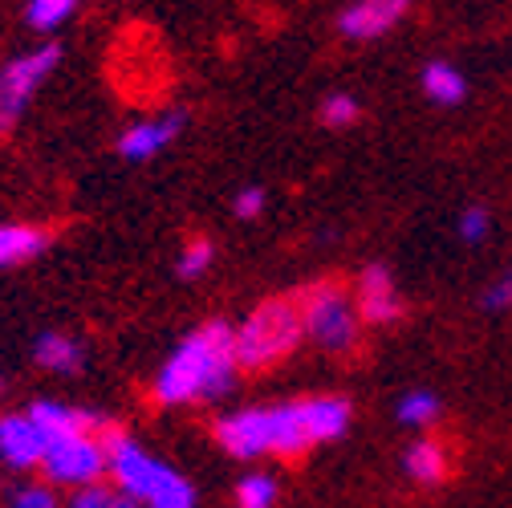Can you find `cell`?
Segmentation results:
<instances>
[{"instance_id":"1","label":"cell","mask_w":512,"mask_h":508,"mask_svg":"<svg viewBox=\"0 0 512 508\" xmlns=\"http://www.w3.org/2000/svg\"><path fill=\"white\" fill-rule=\"evenodd\" d=\"M354 423V407L342 395H301L277 403L232 407L212 423V439L228 460H301L326 443H338Z\"/></svg>"},{"instance_id":"6","label":"cell","mask_w":512,"mask_h":508,"mask_svg":"<svg viewBox=\"0 0 512 508\" xmlns=\"http://www.w3.org/2000/svg\"><path fill=\"white\" fill-rule=\"evenodd\" d=\"M61 57H66V49L57 41H41L33 49L13 53L0 66V139H9L25 122V114L49 86V78L61 70Z\"/></svg>"},{"instance_id":"15","label":"cell","mask_w":512,"mask_h":508,"mask_svg":"<svg viewBox=\"0 0 512 508\" xmlns=\"http://www.w3.org/2000/svg\"><path fill=\"white\" fill-rule=\"evenodd\" d=\"M403 472L407 480H415L419 488H435L447 480V472H452V456H447V448L439 439L423 435V439H411L407 452H403Z\"/></svg>"},{"instance_id":"14","label":"cell","mask_w":512,"mask_h":508,"mask_svg":"<svg viewBox=\"0 0 512 508\" xmlns=\"http://www.w3.org/2000/svg\"><path fill=\"white\" fill-rule=\"evenodd\" d=\"M53 244V232L33 220H0V273L25 269Z\"/></svg>"},{"instance_id":"18","label":"cell","mask_w":512,"mask_h":508,"mask_svg":"<svg viewBox=\"0 0 512 508\" xmlns=\"http://www.w3.org/2000/svg\"><path fill=\"white\" fill-rule=\"evenodd\" d=\"M82 5L86 0H25V25L33 29V33H41V37H53V33H61L66 29L78 13H82Z\"/></svg>"},{"instance_id":"5","label":"cell","mask_w":512,"mask_h":508,"mask_svg":"<svg viewBox=\"0 0 512 508\" xmlns=\"http://www.w3.org/2000/svg\"><path fill=\"white\" fill-rule=\"evenodd\" d=\"M301 301V322H305V342H313L326 354H354L362 342V317L354 305V289L342 281H317L297 293Z\"/></svg>"},{"instance_id":"20","label":"cell","mask_w":512,"mask_h":508,"mask_svg":"<svg viewBox=\"0 0 512 508\" xmlns=\"http://www.w3.org/2000/svg\"><path fill=\"white\" fill-rule=\"evenodd\" d=\"M5 508H66V496L41 476H25L5 492Z\"/></svg>"},{"instance_id":"4","label":"cell","mask_w":512,"mask_h":508,"mask_svg":"<svg viewBox=\"0 0 512 508\" xmlns=\"http://www.w3.org/2000/svg\"><path fill=\"white\" fill-rule=\"evenodd\" d=\"M232 342H236V362L244 374H265V370L281 366L285 358H293L297 346L305 342L297 293L252 305L232 326Z\"/></svg>"},{"instance_id":"23","label":"cell","mask_w":512,"mask_h":508,"mask_svg":"<svg viewBox=\"0 0 512 508\" xmlns=\"http://www.w3.org/2000/svg\"><path fill=\"white\" fill-rule=\"evenodd\" d=\"M66 508H139L131 496H126L122 488H114L110 480L102 484H90V488H78L66 496Z\"/></svg>"},{"instance_id":"25","label":"cell","mask_w":512,"mask_h":508,"mask_svg":"<svg viewBox=\"0 0 512 508\" xmlns=\"http://www.w3.org/2000/svg\"><path fill=\"white\" fill-rule=\"evenodd\" d=\"M480 309L492 313V317L512 313V265H504V269L480 289Z\"/></svg>"},{"instance_id":"2","label":"cell","mask_w":512,"mask_h":508,"mask_svg":"<svg viewBox=\"0 0 512 508\" xmlns=\"http://www.w3.org/2000/svg\"><path fill=\"white\" fill-rule=\"evenodd\" d=\"M240 362L228 322H204L187 330L159 370L151 374V403L163 411H187V407H212L224 403L240 383Z\"/></svg>"},{"instance_id":"26","label":"cell","mask_w":512,"mask_h":508,"mask_svg":"<svg viewBox=\"0 0 512 508\" xmlns=\"http://www.w3.org/2000/svg\"><path fill=\"white\" fill-rule=\"evenodd\" d=\"M265 208H269V192L261 183H248V187H240V192L232 196V216L236 220H261Z\"/></svg>"},{"instance_id":"8","label":"cell","mask_w":512,"mask_h":508,"mask_svg":"<svg viewBox=\"0 0 512 508\" xmlns=\"http://www.w3.org/2000/svg\"><path fill=\"white\" fill-rule=\"evenodd\" d=\"M183 114L175 110H163V114H147V118H135V122H126L118 139H114V155L122 163H155L159 155H167L179 135H183Z\"/></svg>"},{"instance_id":"17","label":"cell","mask_w":512,"mask_h":508,"mask_svg":"<svg viewBox=\"0 0 512 508\" xmlns=\"http://www.w3.org/2000/svg\"><path fill=\"white\" fill-rule=\"evenodd\" d=\"M439 415H443V399L431 387H411L395 403V423L407 431H427L439 423Z\"/></svg>"},{"instance_id":"24","label":"cell","mask_w":512,"mask_h":508,"mask_svg":"<svg viewBox=\"0 0 512 508\" xmlns=\"http://www.w3.org/2000/svg\"><path fill=\"white\" fill-rule=\"evenodd\" d=\"M456 236H460V244H468V248L484 244V240L492 236V212H488L484 204L460 208V216H456Z\"/></svg>"},{"instance_id":"19","label":"cell","mask_w":512,"mask_h":508,"mask_svg":"<svg viewBox=\"0 0 512 508\" xmlns=\"http://www.w3.org/2000/svg\"><path fill=\"white\" fill-rule=\"evenodd\" d=\"M232 500H236V508H277V500H281V480H277L273 472L248 468V472L236 480Z\"/></svg>"},{"instance_id":"3","label":"cell","mask_w":512,"mask_h":508,"mask_svg":"<svg viewBox=\"0 0 512 508\" xmlns=\"http://www.w3.org/2000/svg\"><path fill=\"white\" fill-rule=\"evenodd\" d=\"M106 480L122 488L139 508H196V484L163 456L143 448L126 427H110L106 435Z\"/></svg>"},{"instance_id":"9","label":"cell","mask_w":512,"mask_h":508,"mask_svg":"<svg viewBox=\"0 0 512 508\" xmlns=\"http://www.w3.org/2000/svg\"><path fill=\"white\" fill-rule=\"evenodd\" d=\"M354 305L362 326H395L399 317L407 313L403 289L395 281V273L387 265H366L354 281Z\"/></svg>"},{"instance_id":"11","label":"cell","mask_w":512,"mask_h":508,"mask_svg":"<svg viewBox=\"0 0 512 508\" xmlns=\"http://www.w3.org/2000/svg\"><path fill=\"white\" fill-rule=\"evenodd\" d=\"M411 13V0H350L338 13V33L354 45L395 33Z\"/></svg>"},{"instance_id":"21","label":"cell","mask_w":512,"mask_h":508,"mask_svg":"<svg viewBox=\"0 0 512 508\" xmlns=\"http://www.w3.org/2000/svg\"><path fill=\"white\" fill-rule=\"evenodd\" d=\"M216 265V244L208 236H196V240H187L179 248V257H175V277L179 281H200L208 277Z\"/></svg>"},{"instance_id":"10","label":"cell","mask_w":512,"mask_h":508,"mask_svg":"<svg viewBox=\"0 0 512 508\" xmlns=\"http://www.w3.org/2000/svg\"><path fill=\"white\" fill-rule=\"evenodd\" d=\"M45 431L37 427V419L29 411H5L0 415V464L17 476H33L41 472L45 460Z\"/></svg>"},{"instance_id":"13","label":"cell","mask_w":512,"mask_h":508,"mask_svg":"<svg viewBox=\"0 0 512 508\" xmlns=\"http://www.w3.org/2000/svg\"><path fill=\"white\" fill-rule=\"evenodd\" d=\"M25 411L37 419V427L45 431V439H53V435H74V431H106V427H114L102 411L78 407V403H66V399H37V403H29Z\"/></svg>"},{"instance_id":"7","label":"cell","mask_w":512,"mask_h":508,"mask_svg":"<svg viewBox=\"0 0 512 508\" xmlns=\"http://www.w3.org/2000/svg\"><path fill=\"white\" fill-rule=\"evenodd\" d=\"M106 431H74V435H53L45 443L41 480H49L61 492H78L106 480Z\"/></svg>"},{"instance_id":"22","label":"cell","mask_w":512,"mask_h":508,"mask_svg":"<svg viewBox=\"0 0 512 508\" xmlns=\"http://www.w3.org/2000/svg\"><path fill=\"white\" fill-rule=\"evenodd\" d=\"M362 118V102L346 90H334L317 102V122L326 126V131H350V126Z\"/></svg>"},{"instance_id":"16","label":"cell","mask_w":512,"mask_h":508,"mask_svg":"<svg viewBox=\"0 0 512 508\" xmlns=\"http://www.w3.org/2000/svg\"><path fill=\"white\" fill-rule=\"evenodd\" d=\"M419 90L427 102H435L443 110H456L468 98V78L460 66H452V61H427L423 74H419Z\"/></svg>"},{"instance_id":"12","label":"cell","mask_w":512,"mask_h":508,"mask_svg":"<svg viewBox=\"0 0 512 508\" xmlns=\"http://www.w3.org/2000/svg\"><path fill=\"white\" fill-rule=\"evenodd\" d=\"M29 358H33L37 370H45L53 378H78L90 362L82 338L70 334V330H41L29 346Z\"/></svg>"}]
</instances>
